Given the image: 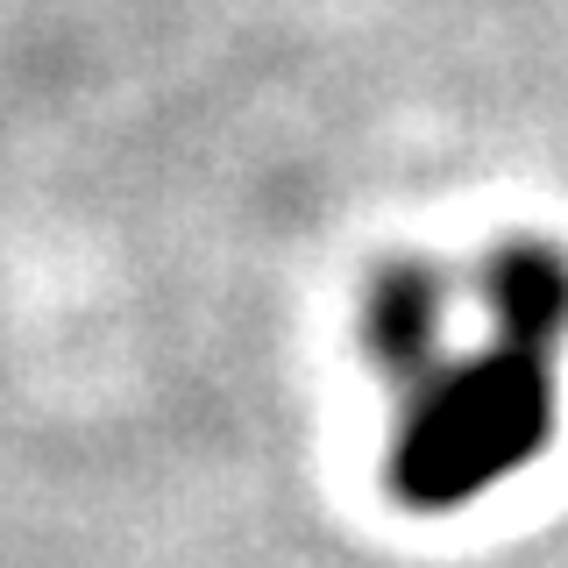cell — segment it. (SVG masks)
Segmentation results:
<instances>
[{
	"label": "cell",
	"mask_w": 568,
	"mask_h": 568,
	"mask_svg": "<svg viewBox=\"0 0 568 568\" xmlns=\"http://www.w3.org/2000/svg\"><path fill=\"white\" fill-rule=\"evenodd\" d=\"M555 320H561V277L505 271L490 348L455 363L426 390L413 434H405V490L413 497H469L532 448V426H540L532 355L547 348Z\"/></svg>",
	"instance_id": "6da1fadb"
}]
</instances>
